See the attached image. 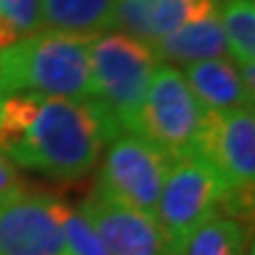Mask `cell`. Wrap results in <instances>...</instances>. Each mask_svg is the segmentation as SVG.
<instances>
[{
  "mask_svg": "<svg viewBox=\"0 0 255 255\" xmlns=\"http://www.w3.org/2000/svg\"><path fill=\"white\" fill-rule=\"evenodd\" d=\"M116 135L119 126L95 100L0 95V154L57 182L88 177Z\"/></svg>",
  "mask_w": 255,
  "mask_h": 255,
  "instance_id": "1",
  "label": "cell"
},
{
  "mask_svg": "<svg viewBox=\"0 0 255 255\" xmlns=\"http://www.w3.org/2000/svg\"><path fill=\"white\" fill-rule=\"evenodd\" d=\"M90 40L92 36L52 28L19 38L0 52V95L92 100Z\"/></svg>",
  "mask_w": 255,
  "mask_h": 255,
  "instance_id": "2",
  "label": "cell"
},
{
  "mask_svg": "<svg viewBox=\"0 0 255 255\" xmlns=\"http://www.w3.org/2000/svg\"><path fill=\"white\" fill-rule=\"evenodd\" d=\"M158 59L151 45L109 31L90 40L92 100L111 116L121 132H135L137 116Z\"/></svg>",
  "mask_w": 255,
  "mask_h": 255,
  "instance_id": "3",
  "label": "cell"
},
{
  "mask_svg": "<svg viewBox=\"0 0 255 255\" xmlns=\"http://www.w3.org/2000/svg\"><path fill=\"white\" fill-rule=\"evenodd\" d=\"M229 189L199 156L175 158L158 194L154 220L170 255H180L187 239L213 215H222Z\"/></svg>",
  "mask_w": 255,
  "mask_h": 255,
  "instance_id": "4",
  "label": "cell"
},
{
  "mask_svg": "<svg viewBox=\"0 0 255 255\" xmlns=\"http://www.w3.org/2000/svg\"><path fill=\"white\" fill-rule=\"evenodd\" d=\"M203 114L206 111L194 97L182 71L170 64H158L137 116L135 135L149 139L168 156L180 158L191 154Z\"/></svg>",
  "mask_w": 255,
  "mask_h": 255,
  "instance_id": "5",
  "label": "cell"
},
{
  "mask_svg": "<svg viewBox=\"0 0 255 255\" xmlns=\"http://www.w3.org/2000/svg\"><path fill=\"white\" fill-rule=\"evenodd\" d=\"M173 156L135 132H121L104 149L97 187L130 208L154 218Z\"/></svg>",
  "mask_w": 255,
  "mask_h": 255,
  "instance_id": "6",
  "label": "cell"
},
{
  "mask_svg": "<svg viewBox=\"0 0 255 255\" xmlns=\"http://www.w3.org/2000/svg\"><path fill=\"white\" fill-rule=\"evenodd\" d=\"M191 154L218 173L229 194L253 196L255 116L253 109L206 111Z\"/></svg>",
  "mask_w": 255,
  "mask_h": 255,
  "instance_id": "7",
  "label": "cell"
},
{
  "mask_svg": "<svg viewBox=\"0 0 255 255\" xmlns=\"http://www.w3.org/2000/svg\"><path fill=\"white\" fill-rule=\"evenodd\" d=\"M78 210L111 255H170L151 215L116 201L97 184L81 201Z\"/></svg>",
  "mask_w": 255,
  "mask_h": 255,
  "instance_id": "8",
  "label": "cell"
},
{
  "mask_svg": "<svg viewBox=\"0 0 255 255\" xmlns=\"http://www.w3.org/2000/svg\"><path fill=\"white\" fill-rule=\"evenodd\" d=\"M218 0H119L114 28L146 45L187 21L218 14Z\"/></svg>",
  "mask_w": 255,
  "mask_h": 255,
  "instance_id": "9",
  "label": "cell"
},
{
  "mask_svg": "<svg viewBox=\"0 0 255 255\" xmlns=\"http://www.w3.org/2000/svg\"><path fill=\"white\" fill-rule=\"evenodd\" d=\"M182 76L203 111L253 109L255 97L246 90L239 69L229 59H206L187 64Z\"/></svg>",
  "mask_w": 255,
  "mask_h": 255,
  "instance_id": "10",
  "label": "cell"
},
{
  "mask_svg": "<svg viewBox=\"0 0 255 255\" xmlns=\"http://www.w3.org/2000/svg\"><path fill=\"white\" fill-rule=\"evenodd\" d=\"M151 50L158 62L184 64V66L227 57V43H225V33H222L218 14L194 19V21L177 26L168 36L151 43Z\"/></svg>",
  "mask_w": 255,
  "mask_h": 255,
  "instance_id": "11",
  "label": "cell"
},
{
  "mask_svg": "<svg viewBox=\"0 0 255 255\" xmlns=\"http://www.w3.org/2000/svg\"><path fill=\"white\" fill-rule=\"evenodd\" d=\"M119 0H40L43 24L52 31L95 36L114 26Z\"/></svg>",
  "mask_w": 255,
  "mask_h": 255,
  "instance_id": "12",
  "label": "cell"
},
{
  "mask_svg": "<svg viewBox=\"0 0 255 255\" xmlns=\"http://www.w3.org/2000/svg\"><path fill=\"white\" fill-rule=\"evenodd\" d=\"M246 248L248 232L244 222L218 213L187 239L180 255H246Z\"/></svg>",
  "mask_w": 255,
  "mask_h": 255,
  "instance_id": "13",
  "label": "cell"
},
{
  "mask_svg": "<svg viewBox=\"0 0 255 255\" xmlns=\"http://www.w3.org/2000/svg\"><path fill=\"white\" fill-rule=\"evenodd\" d=\"M218 19L227 52L237 66L255 64V2L253 0H227L218 7Z\"/></svg>",
  "mask_w": 255,
  "mask_h": 255,
  "instance_id": "14",
  "label": "cell"
},
{
  "mask_svg": "<svg viewBox=\"0 0 255 255\" xmlns=\"http://www.w3.org/2000/svg\"><path fill=\"white\" fill-rule=\"evenodd\" d=\"M52 208H55V215L59 220L69 255H111L78 208H73L71 203H66L62 199L52 201Z\"/></svg>",
  "mask_w": 255,
  "mask_h": 255,
  "instance_id": "15",
  "label": "cell"
},
{
  "mask_svg": "<svg viewBox=\"0 0 255 255\" xmlns=\"http://www.w3.org/2000/svg\"><path fill=\"white\" fill-rule=\"evenodd\" d=\"M28 191L31 189L24 182V177L19 175V170L14 168V163L5 154H0V203L17 199V196H24Z\"/></svg>",
  "mask_w": 255,
  "mask_h": 255,
  "instance_id": "16",
  "label": "cell"
},
{
  "mask_svg": "<svg viewBox=\"0 0 255 255\" xmlns=\"http://www.w3.org/2000/svg\"><path fill=\"white\" fill-rule=\"evenodd\" d=\"M17 2H21V0H0V5H17Z\"/></svg>",
  "mask_w": 255,
  "mask_h": 255,
  "instance_id": "17",
  "label": "cell"
}]
</instances>
